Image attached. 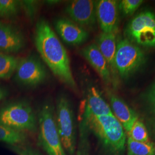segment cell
<instances>
[{"label":"cell","mask_w":155,"mask_h":155,"mask_svg":"<svg viewBox=\"0 0 155 155\" xmlns=\"http://www.w3.org/2000/svg\"><path fill=\"white\" fill-rule=\"evenodd\" d=\"M93 136L102 155H124L127 137L121 123L113 114L95 116L82 111L79 122L78 152Z\"/></svg>","instance_id":"6da1fadb"},{"label":"cell","mask_w":155,"mask_h":155,"mask_svg":"<svg viewBox=\"0 0 155 155\" xmlns=\"http://www.w3.org/2000/svg\"><path fill=\"white\" fill-rule=\"evenodd\" d=\"M35 41L40 55L51 71L70 89L77 90L66 50L44 19L36 24Z\"/></svg>","instance_id":"7a4b0ae2"},{"label":"cell","mask_w":155,"mask_h":155,"mask_svg":"<svg viewBox=\"0 0 155 155\" xmlns=\"http://www.w3.org/2000/svg\"><path fill=\"white\" fill-rule=\"evenodd\" d=\"M38 145L47 155H67L56 127L54 106L46 102L38 111Z\"/></svg>","instance_id":"3957f363"},{"label":"cell","mask_w":155,"mask_h":155,"mask_svg":"<svg viewBox=\"0 0 155 155\" xmlns=\"http://www.w3.org/2000/svg\"><path fill=\"white\" fill-rule=\"evenodd\" d=\"M0 125L15 131L35 133L38 129L37 117L31 105L15 102L0 108Z\"/></svg>","instance_id":"277c9868"},{"label":"cell","mask_w":155,"mask_h":155,"mask_svg":"<svg viewBox=\"0 0 155 155\" xmlns=\"http://www.w3.org/2000/svg\"><path fill=\"white\" fill-rule=\"evenodd\" d=\"M55 119L56 127L63 148L68 155H75L77 150L76 128L71 103L64 95L57 100Z\"/></svg>","instance_id":"5b68a950"},{"label":"cell","mask_w":155,"mask_h":155,"mask_svg":"<svg viewBox=\"0 0 155 155\" xmlns=\"http://www.w3.org/2000/svg\"><path fill=\"white\" fill-rule=\"evenodd\" d=\"M145 62V55L138 45L126 38L118 41L114 64L117 74L122 79L130 77Z\"/></svg>","instance_id":"8992f818"},{"label":"cell","mask_w":155,"mask_h":155,"mask_svg":"<svg viewBox=\"0 0 155 155\" xmlns=\"http://www.w3.org/2000/svg\"><path fill=\"white\" fill-rule=\"evenodd\" d=\"M126 39L138 46L155 48V13L145 10L139 13L125 29Z\"/></svg>","instance_id":"52a82bcc"},{"label":"cell","mask_w":155,"mask_h":155,"mask_svg":"<svg viewBox=\"0 0 155 155\" xmlns=\"http://www.w3.org/2000/svg\"><path fill=\"white\" fill-rule=\"evenodd\" d=\"M15 72L17 82L29 86H35L44 82L47 77L45 66L34 57L19 60Z\"/></svg>","instance_id":"ba28073f"},{"label":"cell","mask_w":155,"mask_h":155,"mask_svg":"<svg viewBox=\"0 0 155 155\" xmlns=\"http://www.w3.org/2000/svg\"><path fill=\"white\" fill-rule=\"evenodd\" d=\"M67 14L73 22L79 26L93 29L97 21L96 1L92 0H74L66 7Z\"/></svg>","instance_id":"9c48e42d"},{"label":"cell","mask_w":155,"mask_h":155,"mask_svg":"<svg viewBox=\"0 0 155 155\" xmlns=\"http://www.w3.org/2000/svg\"><path fill=\"white\" fill-rule=\"evenodd\" d=\"M118 1L100 0L96 1L97 21L102 32L116 34L118 29Z\"/></svg>","instance_id":"30bf717a"},{"label":"cell","mask_w":155,"mask_h":155,"mask_svg":"<svg viewBox=\"0 0 155 155\" xmlns=\"http://www.w3.org/2000/svg\"><path fill=\"white\" fill-rule=\"evenodd\" d=\"M55 27L61 39L68 45H81L89 38V33L85 28L68 18L58 19L56 21Z\"/></svg>","instance_id":"8fae6325"},{"label":"cell","mask_w":155,"mask_h":155,"mask_svg":"<svg viewBox=\"0 0 155 155\" xmlns=\"http://www.w3.org/2000/svg\"><path fill=\"white\" fill-rule=\"evenodd\" d=\"M25 45L21 32L11 24L0 22V51L6 53H15Z\"/></svg>","instance_id":"7c38bea8"},{"label":"cell","mask_w":155,"mask_h":155,"mask_svg":"<svg viewBox=\"0 0 155 155\" xmlns=\"http://www.w3.org/2000/svg\"><path fill=\"white\" fill-rule=\"evenodd\" d=\"M81 53L106 84H109L113 82L109 65L96 44L88 45L84 47Z\"/></svg>","instance_id":"4fadbf2b"},{"label":"cell","mask_w":155,"mask_h":155,"mask_svg":"<svg viewBox=\"0 0 155 155\" xmlns=\"http://www.w3.org/2000/svg\"><path fill=\"white\" fill-rule=\"evenodd\" d=\"M109 100L111 109L114 116L121 123L124 130L128 133L134 122L138 120L137 113L124 101L114 94H110Z\"/></svg>","instance_id":"5bb4252c"},{"label":"cell","mask_w":155,"mask_h":155,"mask_svg":"<svg viewBox=\"0 0 155 155\" xmlns=\"http://www.w3.org/2000/svg\"><path fill=\"white\" fill-rule=\"evenodd\" d=\"M117 43L116 34L104 32L100 33L96 43L109 65L113 81L116 79L117 74L114 64Z\"/></svg>","instance_id":"9a60e30c"},{"label":"cell","mask_w":155,"mask_h":155,"mask_svg":"<svg viewBox=\"0 0 155 155\" xmlns=\"http://www.w3.org/2000/svg\"><path fill=\"white\" fill-rule=\"evenodd\" d=\"M83 110L95 116L113 114L110 106L94 87H90L88 90Z\"/></svg>","instance_id":"2e32d148"},{"label":"cell","mask_w":155,"mask_h":155,"mask_svg":"<svg viewBox=\"0 0 155 155\" xmlns=\"http://www.w3.org/2000/svg\"><path fill=\"white\" fill-rule=\"evenodd\" d=\"M19 59L0 51V79H9L16 71Z\"/></svg>","instance_id":"e0dca14e"},{"label":"cell","mask_w":155,"mask_h":155,"mask_svg":"<svg viewBox=\"0 0 155 155\" xmlns=\"http://www.w3.org/2000/svg\"><path fill=\"white\" fill-rule=\"evenodd\" d=\"M127 155H155V144L139 142L128 137L127 140Z\"/></svg>","instance_id":"ac0fdd59"},{"label":"cell","mask_w":155,"mask_h":155,"mask_svg":"<svg viewBox=\"0 0 155 155\" xmlns=\"http://www.w3.org/2000/svg\"><path fill=\"white\" fill-rule=\"evenodd\" d=\"M27 140L26 134L0 125V141L11 146L23 145Z\"/></svg>","instance_id":"d6986e66"},{"label":"cell","mask_w":155,"mask_h":155,"mask_svg":"<svg viewBox=\"0 0 155 155\" xmlns=\"http://www.w3.org/2000/svg\"><path fill=\"white\" fill-rule=\"evenodd\" d=\"M128 137L139 142L150 141L149 134L145 124L139 119L134 122L130 130L128 132Z\"/></svg>","instance_id":"ffe728a7"},{"label":"cell","mask_w":155,"mask_h":155,"mask_svg":"<svg viewBox=\"0 0 155 155\" xmlns=\"http://www.w3.org/2000/svg\"><path fill=\"white\" fill-rule=\"evenodd\" d=\"M144 101L147 115L155 127V81L144 95Z\"/></svg>","instance_id":"44dd1931"},{"label":"cell","mask_w":155,"mask_h":155,"mask_svg":"<svg viewBox=\"0 0 155 155\" xmlns=\"http://www.w3.org/2000/svg\"><path fill=\"white\" fill-rule=\"evenodd\" d=\"M21 2L16 0H0V16L10 18L19 11Z\"/></svg>","instance_id":"7402d4cb"},{"label":"cell","mask_w":155,"mask_h":155,"mask_svg":"<svg viewBox=\"0 0 155 155\" xmlns=\"http://www.w3.org/2000/svg\"><path fill=\"white\" fill-rule=\"evenodd\" d=\"M142 0H122L118 1V9L124 16L132 15L143 3Z\"/></svg>","instance_id":"603a6c76"},{"label":"cell","mask_w":155,"mask_h":155,"mask_svg":"<svg viewBox=\"0 0 155 155\" xmlns=\"http://www.w3.org/2000/svg\"><path fill=\"white\" fill-rule=\"evenodd\" d=\"M11 150L17 155H40L33 148L25 145L11 146Z\"/></svg>","instance_id":"cb8c5ba5"},{"label":"cell","mask_w":155,"mask_h":155,"mask_svg":"<svg viewBox=\"0 0 155 155\" xmlns=\"http://www.w3.org/2000/svg\"><path fill=\"white\" fill-rule=\"evenodd\" d=\"M7 95V92L5 89H4L1 86H0V101L4 98Z\"/></svg>","instance_id":"d4e9b609"}]
</instances>
